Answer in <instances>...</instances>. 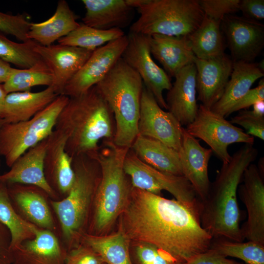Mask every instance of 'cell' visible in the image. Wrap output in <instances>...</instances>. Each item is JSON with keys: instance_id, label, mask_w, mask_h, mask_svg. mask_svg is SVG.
Here are the masks:
<instances>
[{"instance_id": "6", "label": "cell", "mask_w": 264, "mask_h": 264, "mask_svg": "<svg viewBox=\"0 0 264 264\" xmlns=\"http://www.w3.org/2000/svg\"><path fill=\"white\" fill-rule=\"evenodd\" d=\"M75 173L73 184L63 199L51 204L59 220L64 239L68 244L81 241L85 234L90 207L100 180L101 170L97 159L81 154L72 157Z\"/></svg>"}, {"instance_id": "15", "label": "cell", "mask_w": 264, "mask_h": 264, "mask_svg": "<svg viewBox=\"0 0 264 264\" xmlns=\"http://www.w3.org/2000/svg\"><path fill=\"white\" fill-rule=\"evenodd\" d=\"M238 193L246 208L247 219L241 227L244 239L264 244V171L253 163L245 170Z\"/></svg>"}, {"instance_id": "17", "label": "cell", "mask_w": 264, "mask_h": 264, "mask_svg": "<svg viewBox=\"0 0 264 264\" xmlns=\"http://www.w3.org/2000/svg\"><path fill=\"white\" fill-rule=\"evenodd\" d=\"M182 175L191 183L200 201L206 198L211 182L208 164L213 153L203 147L197 138L183 128L181 145L178 151Z\"/></svg>"}, {"instance_id": "42", "label": "cell", "mask_w": 264, "mask_h": 264, "mask_svg": "<svg viewBox=\"0 0 264 264\" xmlns=\"http://www.w3.org/2000/svg\"><path fill=\"white\" fill-rule=\"evenodd\" d=\"M259 101H264V78L260 80L258 86L251 88L233 106L229 111L227 116L234 112L248 108Z\"/></svg>"}, {"instance_id": "49", "label": "cell", "mask_w": 264, "mask_h": 264, "mask_svg": "<svg viewBox=\"0 0 264 264\" xmlns=\"http://www.w3.org/2000/svg\"><path fill=\"white\" fill-rule=\"evenodd\" d=\"M103 264H105V263H103Z\"/></svg>"}, {"instance_id": "44", "label": "cell", "mask_w": 264, "mask_h": 264, "mask_svg": "<svg viewBox=\"0 0 264 264\" xmlns=\"http://www.w3.org/2000/svg\"><path fill=\"white\" fill-rule=\"evenodd\" d=\"M187 264H242L234 260L227 258L210 248L207 251L195 256Z\"/></svg>"}, {"instance_id": "29", "label": "cell", "mask_w": 264, "mask_h": 264, "mask_svg": "<svg viewBox=\"0 0 264 264\" xmlns=\"http://www.w3.org/2000/svg\"><path fill=\"white\" fill-rule=\"evenodd\" d=\"M130 149L149 166L166 173L183 176L178 152L163 143L138 134Z\"/></svg>"}, {"instance_id": "25", "label": "cell", "mask_w": 264, "mask_h": 264, "mask_svg": "<svg viewBox=\"0 0 264 264\" xmlns=\"http://www.w3.org/2000/svg\"><path fill=\"white\" fill-rule=\"evenodd\" d=\"M59 95L52 87L38 91L7 94L0 124L28 120L42 110Z\"/></svg>"}, {"instance_id": "31", "label": "cell", "mask_w": 264, "mask_h": 264, "mask_svg": "<svg viewBox=\"0 0 264 264\" xmlns=\"http://www.w3.org/2000/svg\"><path fill=\"white\" fill-rule=\"evenodd\" d=\"M221 22L204 16L198 27L187 36L196 58L207 60L225 54Z\"/></svg>"}, {"instance_id": "1", "label": "cell", "mask_w": 264, "mask_h": 264, "mask_svg": "<svg viewBox=\"0 0 264 264\" xmlns=\"http://www.w3.org/2000/svg\"><path fill=\"white\" fill-rule=\"evenodd\" d=\"M119 226L131 242L154 245L188 263L211 246L202 227L200 201L170 199L132 187Z\"/></svg>"}, {"instance_id": "19", "label": "cell", "mask_w": 264, "mask_h": 264, "mask_svg": "<svg viewBox=\"0 0 264 264\" xmlns=\"http://www.w3.org/2000/svg\"><path fill=\"white\" fill-rule=\"evenodd\" d=\"M48 137L29 149L18 158L8 172L0 175V182L34 186L47 195L56 197V193L48 183L44 173V162Z\"/></svg>"}, {"instance_id": "18", "label": "cell", "mask_w": 264, "mask_h": 264, "mask_svg": "<svg viewBox=\"0 0 264 264\" xmlns=\"http://www.w3.org/2000/svg\"><path fill=\"white\" fill-rule=\"evenodd\" d=\"M198 100L201 105L211 109L220 98L229 81L233 61L225 53L207 60L195 57Z\"/></svg>"}, {"instance_id": "34", "label": "cell", "mask_w": 264, "mask_h": 264, "mask_svg": "<svg viewBox=\"0 0 264 264\" xmlns=\"http://www.w3.org/2000/svg\"><path fill=\"white\" fill-rule=\"evenodd\" d=\"M125 35L121 29L101 30L84 23L58 41V44L81 47L94 51L108 43Z\"/></svg>"}, {"instance_id": "38", "label": "cell", "mask_w": 264, "mask_h": 264, "mask_svg": "<svg viewBox=\"0 0 264 264\" xmlns=\"http://www.w3.org/2000/svg\"><path fill=\"white\" fill-rule=\"evenodd\" d=\"M31 23L24 14L10 15L0 12V32L11 35L22 42L27 37Z\"/></svg>"}, {"instance_id": "7", "label": "cell", "mask_w": 264, "mask_h": 264, "mask_svg": "<svg viewBox=\"0 0 264 264\" xmlns=\"http://www.w3.org/2000/svg\"><path fill=\"white\" fill-rule=\"evenodd\" d=\"M140 16L130 32L147 36H188L204 17L198 0H128Z\"/></svg>"}, {"instance_id": "45", "label": "cell", "mask_w": 264, "mask_h": 264, "mask_svg": "<svg viewBox=\"0 0 264 264\" xmlns=\"http://www.w3.org/2000/svg\"><path fill=\"white\" fill-rule=\"evenodd\" d=\"M11 239L9 230L0 222V264H10L13 262Z\"/></svg>"}, {"instance_id": "22", "label": "cell", "mask_w": 264, "mask_h": 264, "mask_svg": "<svg viewBox=\"0 0 264 264\" xmlns=\"http://www.w3.org/2000/svg\"><path fill=\"white\" fill-rule=\"evenodd\" d=\"M151 54L169 77H175L183 68L193 64L194 55L187 36L160 34L149 36Z\"/></svg>"}, {"instance_id": "43", "label": "cell", "mask_w": 264, "mask_h": 264, "mask_svg": "<svg viewBox=\"0 0 264 264\" xmlns=\"http://www.w3.org/2000/svg\"><path fill=\"white\" fill-rule=\"evenodd\" d=\"M239 10L243 17L260 22L264 19V0H240Z\"/></svg>"}, {"instance_id": "21", "label": "cell", "mask_w": 264, "mask_h": 264, "mask_svg": "<svg viewBox=\"0 0 264 264\" xmlns=\"http://www.w3.org/2000/svg\"><path fill=\"white\" fill-rule=\"evenodd\" d=\"M196 75L194 63L184 67L175 76L167 94V110L182 126L190 124L198 112Z\"/></svg>"}, {"instance_id": "27", "label": "cell", "mask_w": 264, "mask_h": 264, "mask_svg": "<svg viewBox=\"0 0 264 264\" xmlns=\"http://www.w3.org/2000/svg\"><path fill=\"white\" fill-rule=\"evenodd\" d=\"M264 75V72L259 68L258 64L233 62L230 79L221 97L211 110L226 117L233 106L251 89L254 82Z\"/></svg>"}, {"instance_id": "40", "label": "cell", "mask_w": 264, "mask_h": 264, "mask_svg": "<svg viewBox=\"0 0 264 264\" xmlns=\"http://www.w3.org/2000/svg\"><path fill=\"white\" fill-rule=\"evenodd\" d=\"M230 122L242 127L249 135L264 140V117L258 115L252 110H241Z\"/></svg>"}, {"instance_id": "8", "label": "cell", "mask_w": 264, "mask_h": 264, "mask_svg": "<svg viewBox=\"0 0 264 264\" xmlns=\"http://www.w3.org/2000/svg\"><path fill=\"white\" fill-rule=\"evenodd\" d=\"M68 99L67 96L59 95L31 119L0 124V155L9 167L29 149L52 133L58 115Z\"/></svg>"}, {"instance_id": "35", "label": "cell", "mask_w": 264, "mask_h": 264, "mask_svg": "<svg viewBox=\"0 0 264 264\" xmlns=\"http://www.w3.org/2000/svg\"><path fill=\"white\" fill-rule=\"evenodd\" d=\"M210 248L224 257L238 258L247 264H264V244L260 242L213 239Z\"/></svg>"}, {"instance_id": "2", "label": "cell", "mask_w": 264, "mask_h": 264, "mask_svg": "<svg viewBox=\"0 0 264 264\" xmlns=\"http://www.w3.org/2000/svg\"><path fill=\"white\" fill-rule=\"evenodd\" d=\"M254 144H244L222 163L208 195L200 201L202 227L213 239L242 242L241 212L237 200L238 189L245 170L256 159Z\"/></svg>"}, {"instance_id": "24", "label": "cell", "mask_w": 264, "mask_h": 264, "mask_svg": "<svg viewBox=\"0 0 264 264\" xmlns=\"http://www.w3.org/2000/svg\"><path fill=\"white\" fill-rule=\"evenodd\" d=\"M16 264H63L62 251L51 231L38 227L35 237L12 251Z\"/></svg>"}, {"instance_id": "47", "label": "cell", "mask_w": 264, "mask_h": 264, "mask_svg": "<svg viewBox=\"0 0 264 264\" xmlns=\"http://www.w3.org/2000/svg\"><path fill=\"white\" fill-rule=\"evenodd\" d=\"M7 95V93L4 89L3 85L0 84V121L1 119V116Z\"/></svg>"}, {"instance_id": "4", "label": "cell", "mask_w": 264, "mask_h": 264, "mask_svg": "<svg viewBox=\"0 0 264 264\" xmlns=\"http://www.w3.org/2000/svg\"><path fill=\"white\" fill-rule=\"evenodd\" d=\"M129 148L116 145L112 140H104L96 155L101 170L95 193L91 228L94 235H105L123 212L132 185L124 170V160Z\"/></svg>"}, {"instance_id": "46", "label": "cell", "mask_w": 264, "mask_h": 264, "mask_svg": "<svg viewBox=\"0 0 264 264\" xmlns=\"http://www.w3.org/2000/svg\"><path fill=\"white\" fill-rule=\"evenodd\" d=\"M13 68L9 64L0 59V84L7 80Z\"/></svg>"}, {"instance_id": "14", "label": "cell", "mask_w": 264, "mask_h": 264, "mask_svg": "<svg viewBox=\"0 0 264 264\" xmlns=\"http://www.w3.org/2000/svg\"><path fill=\"white\" fill-rule=\"evenodd\" d=\"M233 62L252 63L264 46V25L260 22L233 14L221 22Z\"/></svg>"}, {"instance_id": "20", "label": "cell", "mask_w": 264, "mask_h": 264, "mask_svg": "<svg viewBox=\"0 0 264 264\" xmlns=\"http://www.w3.org/2000/svg\"><path fill=\"white\" fill-rule=\"evenodd\" d=\"M66 138L61 132L54 130L48 137L44 158V173L51 187L56 193L67 195L75 180L72 158L65 150Z\"/></svg>"}, {"instance_id": "39", "label": "cell", "mask_w": 264, "mask_h": 264, "mask_svg": "<svg viewBox=\"0 0 264 264\" xmlns=\"http://www.w3.org/2000/svg\"><path fill=\"white\" fill-rule=\"evenodd\" d=\"M198 2L205 16L221 21L225 16L239 11L240 0H200Z\"/></svg>"}, {"instance_id": "30", "label": "cell", "mask_w": 264, "mask_h": 264, "mask_svg": "<svg viewBox=\"0 0 264 264\" xmlns=\"http://www.w3.org/2000/svg\"><path fill=\"white\" fill-rule=\"evenodd\" d=\"M82 243L94 250L106 264H132L130 253L131 241L119 227L111 234H84Z\"/></svg>"}, {"instance_id": "41", "label": "cell", "mask_w": 264, "mask_h": 264, "mask_svg": "<svg viewBox=\"0 0 264 264\" xmlns=\"http://www.w3.org/2000/svg\"><path fill=\"white\" fill-rule=\"evenodd\" d=\"M99 255L90 247L82 243L72 249L64 264H103Z\"/></svg>"}, {"instance_id": "37", "label": "cell", "mask_w": 264, "mask_h": 264, "mask_svg": "<svg viewBox=\"0 0 264 264\" xmlns=\"http://www.w3.org/2000/svg\"><path fill=\"white\" fill-rule=\"evenodd\" d=\"M131 242L137 264H187L152 244Z\"/></svg>"}, {"instance_id": "12", "label": "cell", "mask_w": 264, "mask_h": 264, "mask_svg": "<svg viewBox=\"0 0 264 264\" xmlns=\"http://www.w3.org/2000/svg\"><path fill=\"white\" fill-rule=\"evenodd\" d=\"M127 36L97 48L66 84L63 94L68 97L82 94L100 82L111 70L128 44Z\"/></svg>"}, {"instance_id": "36", "label": "cell", "mask_w": 264, "mask_h": 264, "mask_svg": "<svg viewBox=\"0 0 264 264\" xmlns=\"http://www.w3.org/2000/svg\"><path fill=\"white\" fill-rule=\"evenodd\" d=\"M37 43L33 40L13 42L0 32V59L20 68H28L43 61L34 50Z\"/></svg>"}, {"instance_id": "23", "label": "cell", "mask_w": 264, "mask_h": 264, "mask_svg": "<svg viewBox=\"0 0 264 264\" xmlns=\"http://www.w3.org/2000/svg\"><path fill=\"white\" fill-rule=\"evenodd\" d=\"M86 12L84 24L101 30L125 27L131 22L134 8L128 0H83Z\"/></svg>"}, {"instance_id": "3", "label": "cell", "mask_w": 264, "mask_h": 264, "mask_svg": "<svg viewBox=\"0 0 264 264\" xmlns=\"http://www.w3.org/2000/svg\"><path fill=\"white\" fill-rule=\"evenodd\" d=\"M113 119L109 106L94 86L82 94L69 97L54 130L66 135L65 150L72 158L81 154L94 157L100 140L113 139Z\"/></svg>"}, {"instance_id": "9", "label": "cell", "mask_w": 264, "mask_h": 264, "mask_svg": "<svg viewBox=\"0 0 264 264\" xmlns=\"http://www.w3.org/2000/svg\"><path fill=\"white\" fill-rule=\"evenodd\" d=\"M185 129L190 135L205 142L222 163L231 157L228 150L230 145L254 143V137L201 104L195 119Z\"/></svg>"}, {"instance_id": "16", "label": "cell", "mask_w": 264, "mask_h": 264, "mask_svg": "<svg viewBox=\"0 0 264 264\" xmlns=\"http://www.w3.org/2000/svg\"><path fill=\"white\" fill-rule=\"evenodd\" d=\"M34 51L51 70L54 77L52 87L58 94H63L67 83L79 71L93 51L81 47L62 45H40Z\"/></svg>"}, {"instance_id": "10", "label": "cell", "mask_w": 264, "mask_h": 264, "mask_svg": "<svg viewBox=\"0 0 264 264\" xmlns=\"http://www.w3.org/2000/svg\"><path fill=\"white\" fill-rule=\"evenodd\" d=\"M124 170L134 188L159 196L165 190L183 202L199 200L192 185L184 176L166 173L149 166L140 160L131 149L124 160Z\"/></svg>"}, {"instance_id": "33", "label": "cell", "mask_w": 264, "mask_h": 264, "mask_svg": "<svg viewBox=\"0 0 264 264\" xmlns=\"http://www.w3.org/2000/svg\"><path fill=\"white\" fill-rule=\"evenodd\" d=\"M53 75L43 61L28 68H13L7 80L2 84L7 94L30 91L33 87H52Z\"/></svg>"}, {"instance_id": "13", "label": "cell", "mask_w": 264, "mask_h": 264, "mask_svg": "<svg viewBox=\"0 0 264 264\" xmlns=\"http://www.w3.org/2000/svg\"><path fill=\"white\" fill-rule=\"evenodd\" d=\"M183 127L169 111L161 108L151 92L143 88L138 124V134L157 140L179 151Z\"/></svg>"}, {"instance_id": "5", "label": "cell", "mask_w": 264, "mask_h": 264, "mask_svg": "<svg viewBox=\"0 0 264 264\" xmlns=\"http://www.w3.org/2000/svg\"><path fill=\"white\" fill-rule=\"evenodd\" d=\"M95 87L113 115L117 146L130 149L138 135V124L143 89L139 75L120 58Z\"/></svg>"}, {"instance_id": "32", "label": "cell", "mask_w": 264, "mask_h": 264, "mask_svg": "<svg viewBox=\"0 0 264 264\" xmlns=\"http://www.w3.org/2000/svg\"><path fill=\"white\" fill-rule=\"evenodd\" d=\"M0 222L10 232L11 252L24 241L33 238L38 228L18 214L10 200L7 185L2 182H0Z\"/></svg>"}, {"instance_id": "28", "label": "cell", "mask_w": 264, "mask_h": 264, "mask_svg": "<svg viewBox=\"0 0 264 264\" xmlns=\"http://www.w3.org/2000/svg\"><path fill=\"white\" fill-rule=\"evenodd\" d=\"M77 17L65 0L58 1L54 14L47 20L31 23L28 39L48 46L66 36L79 26Z\"/></svg>"}, {"instance_id": "48", "label": "cell", "mask_w": 264, "mask_h": 264, "mask_svg": "<svg viewBox=\"0 0 264 264\" xmlns=\"http://www.w3.org/2000/svg\"><path fill=\"white\" fill-rule=\"evenodd\" d=\"M252 110L258 115L264 117V101H259L253 106Z\"/></svg>"}, {"instance_id": "11", "label": "cell", "mask_w": 264, "mask_h": 264, "mask_svg": "<svg viewBox=\"0 0 264 264\" xmlns=\"http://www.w3.org/2000/svg\"><path fill=\"white\" fill-rule=\"evenodd\" d=\"M127 37L128 44L121 58L139 75L159 106L167 110L163 92L169 90L172 84L166 72L152 59L149 36L130 32Z\"/></svg>"}, {"instance_id": "26", "label": "cell", "mask_w": 264, "mask_h": 264, "mask_svg": "<svg viewBox=\"0 0 264 264\" xmlns=\"http://www.w3.org/2000/svg\"><path fill=\"white\" fill-rule=\"evenodd\" d=\"M11 202H14L30 222L39 228L52 231L54 222L40 188L29 185L8 184Z\"/></svg>"}]
</instances>
